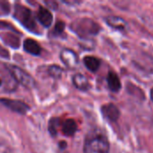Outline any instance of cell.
Returning a JSON list of instances; mask_svg holds the SVG:
<instances>
[{
  "label": "cell",
  "mask_w": 153,
  "mask_h": 153,
  "mask_svg": "<svg viewBox=\"0 0 153 153\" xmlns=\"http://www.w3.org/2000/svg\"><path fill=\"white\" fill-rule=\"evenodd\" d=\"M109 143L101 134H93L85 140L83 153H109Z\"/></svg>",
  "instance_id": "1"
},
{
  "label": "cell",
  "mask_w": 153,
  "mask_h": 153,
  "mask_svg": "<svg viewBox=\"0 0 153 153\" xmlns=\"http://www.w3.org/2000/svg\"><path fill=\"white\" fill-rule=\"evenodd\" d=\"M71 28L73 30L77 33L80 37L87 38L90 36H94L98 34L100 30V27L97 22L91 19H79L75 21L72 25Z\"/></svg>",
  "instance_id": "2"
},
{
  "label": "cell",
  "mask_w": 153,
  "mask_h": 153,
  "mask_svg": "<svg viewBox=\"0 0 153 153\" xmlns=\"http://www.w3.org/2000/svg\"><path fill=\"white\" fill-rule=\"evenodd\" d=\"M5 68L7 69L12 78L15 80L18 83L22 84L23 87L27 89H32L35 87L36 82L34 78L30 74L26 73L23 69L13 65H6Z\"/></svg>",
  "instance_id": "3"
},
{
  "label": "cell",
  "mask_w": 153,
  "mask_h": 153,
  "mask_svg": "<svg viewBox=\"0 0 153 153\" xmlns=\"http://www.w3.org/2000/svg\"><path fill=\"white\" fill-rule=\"evenodd\" d=\"M15 17L28 30L35 29L36 24H35L34 18H33V16L31 14V12L29 9H27L26 7L20 6V5L16 6V9H15Z\"/></svg>",
  "instance_id": "4"
},
{
  "label": "cell",
  "mask_w": 153,
  "mask_h": 153,
  "mask_svg": "<svg viewBox=\"0 0 153 153\" xmlns=\"http://www.w3.org/2000/svg\"><path fill=\"white\" fill-rule=\"evenodd\" d=\"M60 58L62 60V62L69 68H75L78 65L79 63V59L78 56L76 55V53L71 49L65 48L63 49L60 53Z\"/></svg>",
  "instance_id": "5"
},
{
  "label": "cell",
  "mask_w": 153,
  "mask_h": 153,
  "mask_svg": "<svg viewBox=\"0 0 153 153\" xmlns=\"http://www.w3.org/2000/svg\"><path fill=\"white\" fill-rule=\"evenodd\" d=\"M0 102L5 106L7 108L11 109L13 112L19 113V114H25L29 110V107L22 101L19 100H13L8 99H1Z\"/></svg>",
  "instance_id": "6"
},
{
  "label": "cell",
  "mask_w": 153,
  "mask_h": 153,
  "mask_svg": "<svg viewBox=\"0 0 153 153\" xmlns=\"http://www.w3.org/2000/svg\"><path fill=\"white\" fill-rule=\"evenodd\" d=\"M105 21L108 26L111 28L120 30V31H126L128 30V23L127 22L123 19L122 17L116 16V15H110L105 18Z\"/></svg>",
  "instance_id": "7"
},
{
  "label": "cell",
  "mask_w": 153,
  "mask_h": 153,
  "mask_svg": "<svg viewBox=\"0 0 153 153\" xmlns=\"http://www.w3.org/2000/svg\"><path fill=\"white\" fill-rule=\"evenodd\" d=\"M101 112L104 117L108 119L109 122H116L119 118V116H120L118 108L112 103L104 105L101 108Z\"/></svg>",
  "instance_id": "8"
},
{
  "label": "cell",
  "mask_w": 153,
  "mask_h": 153,
  "mask_svg": "<svg viewBox=\"0 0 153 153\" xmlns=\"http://www.w3.org/2000/svg\"><path fill=\"white\" fill-rule=\"evenodd\" d=\"M37 18L39 22L45 27H49L53 21V16L50 11L45 7H39L37 13Z\"/></svg>",
  "instance_id": "9"
},
{
  "label": "cell",
  "mask_w": 153,
  "mask_h": 153,
  "mask_svg": "<svg viewBox=\"0 0 153 153\" xmlns=\"http://www.w3.org/2000/svg\"><path fill=\"white\" fill-rule=\"evenodd\" d=\"M23 48L24 50L33 56H39L41 53V48L39 44L31 39H27L23 42Z\"/></svg>",
  "instance_id": "10"
},
{
  "label": "cell",
  "mask_w": 153,
  "mask_h": 153,
  "mask_svg": "<svg viewBox=\"0 0 153 153\" xmlns=\"http://www.w3.org/2000/svg\"><path fill=\"white\" fill-rule=\"evenodd\" d=\"M74 85L80 91H88L90 89V83L88 79L82 74H76L73 77Z\"/></svg>",
  "instance_id": "11"
},
{
  "label": "cell",
  "mask_w": 153,
  "mask_h": 153,
  "mask_svg": "<svg viewBox=\"0 0 153 153\" xmlns=\"http://www.w3.org/2000/svg\"><path fill=\"white\" fill-rule=\"evenodd\" d=\"M107 81H108V85L109 89H110L113 92H118V91L121 90L122 84H121L120 79H119V77L117 76V74H115V73H113V72H110V73L108 74Z\"/></svg>",
  "instance_id": "12"
},
{
  "label": "cell",
  "mask_w": 153,
  "mask_h": 153,
  "mask_svg": "<svg viewBox=\"0 0 153 153\" xmlns=\"http://www.w3.org/2000/svg\"><path fill=\"white\" fill-rule=\"evenodd\" d=\"M84 65L87 67L88 70L91 72H97L100 66V60L98 57L92 56H87L83 58Z\"/></svg>",
  "instance_id": "13"
},
{
  "label": "cell",
  "mask_w": 153,
  "mask_h": 153,
  "mask_svg": "<svg viewBox=\"0 0 153 153\" xmlns=\"http://www.w3.org/2000/svg\"><path fill=\"white\" fill-rule=\"evenodd\" d=\"M77 131V124L74 119H66L62 126V132L66 136H73Z\"/></svg>",
  "instance_id": "14"
},
{
  "label": "cell",
  "mask_w": 153,
  "mask_h": 153,
  "mask_svg": "<svg viewBox=\"0 0 153 153\" xmlns=\"http://www.w3.org/2000/svg\"><path fill=\"white\" fill-rule=\"evenodd\" d=\"M48 74L50 76L54 77V78H59L62 74H63V70L60 66H57V65H51L48 67Z\"/></svg>",
  "instance_id": "15"
},
{
  "label": "cell",
  "mask_w": 153,
  "mask_h": 153,
  "mask_svg": "<svg viewBox=\"0 0 153 153\" xmlns=\"http://www.w3.org/2000/svg\"><path fill=\"white\" fill-rule=\"evenodd\" d=\"M57 122L58 120L56 118H52L50 121H49V126H48V129H49V133L55 136L56 134V129H57Z\"/></svg>",
  "instance_id": "16"
},
{
  "label": "cell",
  "mask_w": 153,
  "mask_h": 153,
  "mask_svg": "<svg viewBox=\"0 0 153 153\" xmlns=\"http://www.w3.org/2000/svg\"><path fill=\"white\" fill-rule=\"evenodd\" d=\"M0 153H13L12 149L4 142L0 140Z\"/></svg>",
  "instance_id": "17"
},
{
  "label": "cell",
  "mask_w": 153,
  "mask_h": 153,
  "mask_svg": "<svg viewBox=\"0 0 153 153\" xmlns=\"http://www.w3.org/2000/svg\"><path fill=\"white\" fill-rule=\"evenodd\" d=\"M64 28H65V24H64L62 22H58L56 24L55 30H56L57 33H61V32H63V30H64Z\"/></svg>",
  "instance_id": "18"
},
{
  "label": "cell",
  "mask_w": 153,
  "mask_h": 153,
  "mask_svg": "<svg viewBox=\"0 0 153 153\" xmlns=\"http://www.w3.org/2000/svg\"><path fill=\"white\" fill-rule=\"evenodd\" d=\"M151 98H152V100L153 101V88L152 90V91H151Z\"/></svg>",
  "instance_id": "19"
},
{
  "label": "cell",
  "mask_w": 153,
  "mask_h": 153,
  "mask_svg": "<svg viewBox=\"0 0 153 153\" xmlns=\"http://www.w3.org/2000/svg\"><path fill=\"white\" fill-rule=\"evenodd\" d=\"M1 83H2V81H1V79H0V86H1Z\"/></svg>",
  "instance_id": "20"
}]
</instances>
